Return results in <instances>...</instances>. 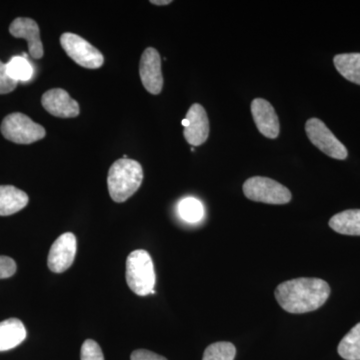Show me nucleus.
<instances>
[{
    "label": "nucleus",
    "mask_w": 360,
    "mask_h": 360,
    "mask_svg": "<svg viewBox=\"0 0 360 360\" xmlns=\"http://www.w3.org/2000/svg\"><path fill=\"white\" fill-rule=\"evenodd\" d=\"M330 295L326 281L319 278L291 279L279 284L276 290L278 304L290 314H302L321 309Z\"/></svg>",
    "instance_id": "nucleus-1"
},
{
    "label": "nucleus",
    "mask_w": 360,
    "mask_h": 360,
    "mask_svg": "<svg viewBox=\"0 0 360 360\" xmlns=\"http://www.w3.org/2000/svg\"><path fill=\"white\" fill-rule=\"evenodd\" d=\"M143 169L141 163L129 158L116 160L110 168L108 177V191L115 202H124L141 187Z\"/></svg>",
    "instance_id": "nucleus-2"
},
{
    "label": "nucleus",
    "mask_w": 360,
    "mask_h": 360,
    "mask_svg": "<svg viewBox=\"0 0 360 360\" xmlns=\"http://www.w3.org/2000/svg\"><path fill=\"white\" fill-rule=\"evenodd\" d=\"M127 283L135 295L155 293V271L153 258L146 250L132 251L127 259Z\"/></svg>",
    "instance_id": "nucleus-3"
},
{
    "label": "nucleus",
    "mask_w": 360,
    "mask_h": 360,
    "mask_svg": "<svg viewBox=\"0 0 360 360\" xmlns=\"http://www.w3.org/2000/svg\"><path fill=\"white\" fill-rule=\"evenodd\" d=\"M0 130L7 141L18 144H32L44 139L46 134L44 127L20 112L6 116Z\"/></svg>",
    "instance_id": "nucleus-4"
},
{
    "label": "nucleus",
    "mask_w": 360,
    "mask_h": 360,
    "mask_svg": "<svg viewBox=\"0 0 360 360\" xmlns=\"http://www.w3.org/2000/svg\"><path fill=\"white\" fill-rule=\"evenodd\" d=\"M243 193L248 200L267 205H286L291 200L288 187L267 177L255 176L243 184Z\"/></svg>",
    "instance_id": "nucleus-5"
},
{
    "label": "nucleus",
    "mask_w": 360,
    "mask_h": 360,
    "mask_svg": "<svg viewBox=\"0 0 360 360\" xmlns=\"http://www.w3.org/2000/svg\"><path fill=\"white\" fill-rule=\"evenodd\" d=\"M60 44L66 54L78 65L89 70H97L104 63L103 53L94 45L75 33H63Z\"/></svg>",
    "instance_id": "nucleus-6"
},
{
    "label": "nucleus",
    "mask_w": 360,
    "mask_h": 360,
    "mask_svg": "<svg viewBox=\"0 0 360 360\" xmlns=\"http://www.w3.org/2000/svg\"><path fill=\"white\" fill-rule=\"evenodd\" d=\"M305 131L310 142L319 150L335 160H347V149L330 129L319 118H310L305 124Z\"/></svg>",
    "instance_id": "nucleus-7"
},
{
    "label": "nucleus",
    "mask_w": 360,
    "mask_h": 360,
    "mask_svg": "<svg viewBox=\"0 0 360 360\" xmlns=\"http://www.w3.org/2000/svg\"><path fill=\"white\" fill-rule=\"evenodd\" d=\"M77 241L75 234L71 232L61 234L51 245L49 250L47 264L49 269L56 274H63L66 271L77 255Z\"/></svg>",
    "instance_id": "nucleus-8"
},
{
    "label": "nucleus",
    "mask_w": 360,
    "mask_h": 360,
    "mask_svg": "<svg viewBox=\"0 0 360 360\" xmlns=\"http://www.w3.org/2000/svg\"><path fill=\"white\" fill-rule=\"evenodd\" d=\"M184 135L191 146H200L207 141L210 135V122L202 105L194 103L187 111L186 118L182 120Z\"/></svg>",
    "instance_id": "nucleus-9"
},
{
    "label": "nucleus",
    "mask_w": 360,
    "mask_h": 360,
    "mask_svg": "<svg viewBox=\"0 0 360 360\" xmlns=\"http://www.w3.org/2000/svg\"><path fill=\"white\" fill-rule=\"evenodd\" d=\"M139 73L144 89L155 96L160 94L163 87L161 59L160 52L153 47H148L142 53Z\"/></svg>",
    "instance_id": "nucleus-10"
},
{
    "label": "nucleus",
    "mask_w": 360,
    "mask_h": 360,
    "mask_svg": "<svg viewBox=\"0 0 360 360\" xmlns=\"http://www.w3.org/2000/svg\"><path fill=\"white\" fill-rule=\"evenodd\" d=\"M41 103L47 112L56 117H77L80 113L79 104L65 89H53L44 92Z\"/></svg>",
    "instance_id": "nucleus-11"
},
{
    "label": "nucleus",
    "mask_w": 360,
    "mask_h": 360,
    "mask_svg": "<svg viewBox=\"0 0 360 360\" xmlns=\"http://www.w3.org/2000/svg\"><path fill=\"white\" fill-rule=\"evenodd\" d=\"M251 113L260 134L270 139H276L278 136L281 129L278 116L269 101L262 98L253 99Z\"/></svg>",
    "instance_id": "nucleus-12"
},
{
    "label": "nucleus",
    "mask_w": 360,
    "mask_h": 360,
    "mask_svg": "<svg viewBox=\"0 0 360 360\" xmlns=\"http://www.w3.org/2000/svg\"><path fill=\"white\" fill-rule=\"evenodd\" d=\"M9 32L15 39H23L27 41L28 51L32 58H42L44 45L40 39L39 25L32 18H16L9 26Z\"/></svg>",
    "instance_id": "nucleus-13"
},
{
    "label": "nucleus",
    "mask_w": 360,
    "mask_h": 360,
    "mask_svg": "<svg viewBox=\"0 0 360 360\" xmlns=\"http://www.w3.org/2000/svg\"><path fill=\"white\" fill-rule=\"evenodd\" d=\"M26 338L25 324L18 319L0 322V352L18 347Z\"/></svg>",
    "instance_id": "nucleus-14"
},
{
    "label": "nucleus",
    "mask_w": 360,
    "mask_h": 360,
    "mask_svg": "<svg viewBox=\"0 0 360 360\" xmlns=\"http://www.w3.org/2000/svg\"><path fill=\"white\" fill-rule=\"evenodd\" d=\"M27 194L13 186H0V217H8L27 205Z\"/></svg>",
    "instance_id": "nucleus-15"
},
{
    "label": "nucleus",
    "mask_w": 360,
    "mask_h": 360,
    "mask_svg": "<svg viewBox=\"0 0 360 360\" xmlns=\"http://www.w3.org/2000/svg\"><path fill=\"white\" fill-rule=\"evenodd\" d=\"M329 226L345 236H360V210H349L338 213L329 220Z\"/></svg>",
    "instance_id": "nucleus-16"
},
{
    "label": "nucleus",
    "mask_w": 360,
    "mask_h": 360,
    "mask_svg": "<svg viewBox=\"0 0 360 360\" xmlns=\"http://www.w3.org/2000/svg\"><path fill=\"white\" fill-rule=\"evenodd\" d=\"M333 63L345 79L360 85V53L338 54Z\"/></svg>",
    "instance_id": "nucleus-17"
},
{
    "label": "nucleus",
    "mask_w": 360,
    "mask_h": 360,
    "mask_svg": "<svg viewBox=\"0 0 360 360\" xmlns=\"http://www.w3.org/2000/svg\"><path fill=\"white\" fill-rule=\"evenodd\" d=\"M338 350L343 359L360 360V322L342 338Z\"/></svg>",
    "instance_id": "nucleus-18"
},
{
    "label": "nucleus",
    "mask_w": 360,
    "mask_h": 360,
    "mask_svg": "<svg viewBox=\"0 0 360 360\" xmlns=\"http://www.w3.org/2000/svg\"><path fill=\"white\" fill-rule=\"evenodd\" d=\"M7 73L16 82H28L32 77L33 68L30 61L21 56H15L6 63Z\"/></svg>",
    "instance_id": "nucleus-19"
},
{
    "label": "nucleus",
    "mask_w": 360,
    "mask_h": 360,
    "mask_svg": "<svg viewBox=\"0 0 360 360\" xmlns=\"http://www.w3.org/2000/svg\"><path fill=\"white\" fill-rule=\"evenodd\" d=\"M179 212L182 219L191 224H195L202 219L203 206L196 198H184L179 202Z\"/></svg>",
    "instance_id": "nucleus-20"
},
{
    "label": "nucleus",
    "mask_w": 360,
    "mask_h": 360,
    "mask_svg": "<svg viewBox=\"0 0 360 360\" xmlns=\"http://www.w3.org/2000/svg\"><path fill=\"white\" fill-rule=\"evenodd\" d=\"M236 348L231 342H215L206 348L202 360H234Z\"/></svg>",
    "instance_id": "nucleus-21"
},
{
    "label": "nucleus",
    "mask_w": 360,
    "mask_h": 360,
    "mask_svg": "<svg viewBox=\"0 0 360 360\" xmlns=\"http://www.w3.org/2000/svg\"><path fill=\"white\" fill-rule=\"evenodd\" d=\"M80 360H104L103 352L96 341L86 340L80 352Z\"/></svg>",
    "instance_id": "nucleus-22"
},
{
    "label": "nucleus",
    "mask_w": 360,
    "mask_h": 360,
    "mask_svg": "<svg viewBox=\"0 0 360 360\" xmlns=\"http://www.w3.org/2000/svg\"><path fill=\"white\" fill-rule=\"evenodd\" d=\"M18 84V82L9 77L7 73L6 63L0 61V94H6L13 91Z\"/></svg>",
    "instance_id": "nucleus-23"
},
{
    "label": "nucleus",
    "mask_w": 360,
    "mask_h": 360,
    "mask_svg": "<svg viewBox=\"0 0 360 360\" xmlns=\"http://www.w3.org/2000/svg\"><path fill=\"white\" fill-rule=\"evenodd\" d=\"M16 272V264L13 258L0 257V279L9 278Z\"/></svg>",
    "instance_id": "nucleus-24"
},
{
    "label": "nucleus",
    "mask_w": 360,
    "mask_h": 360,
    "mask_svg": "<svg viewBox=\"0 0 360 360\" xmlns=\"http://www.w3.org/2000/svg\"><path fill=\"white\" fill-rule=\"evenodd\" d=\"M131 360H167L165 357L146 349H137L132 352Z\"/></svg>",
    "instance_id": "nucleus-25"
},
{
    "label": "nucleus",
    "mask_w": 360,
    "mask_h": 360,
    "mask_svg": "<svg viewBox=\"0 0 360 360\" xmlns=\"http://www.w3.org/2000/svg\"><path fill=\"white\" fill-rule=\"evenodd\" d=\"M151 4H155V6H168L172 4V0H151Z\"/></svg>",
    "instance_id": "nucleus-26"
}]
</instances>
